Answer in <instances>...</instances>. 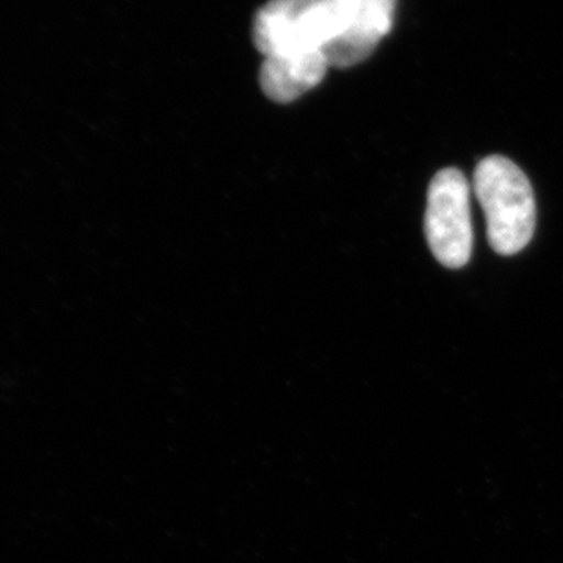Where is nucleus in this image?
<instances>
[{
    "label": "nucleus",
    "mask_w": 563,
    "mask_h": 563,
    "mask_svg": "<svg viewBox=\"0 0 563 563\" xmlns=\"http://www.w3.org/2000/svg\"><path fill=\"white\" fill-rule=\"evenodd\" d=\"M474 191L493 250L501 255L523 251L536 229V201L525 173L509 158L492 155L474 172Z\"/></svg>",
    "instance_id": "obj_1"
},
{
    "label": "nucleus",
    "mask_w": 563,
    "mask_h": 563,
    "mask_svg": "<svg viewBox=\"0 0 563 563\" xmlns=\"http://www.w3.org/2000/svg\"><path fill=\"white\" fill-rule=\"evenodd\" d=\"M339 32V0H269L255 14L252 40L263 57L325 51Z\"/></svg>",
    "instance_id": "obj_2"
},
{
    "label": "nucleus",
    "mask_w": 563,
    "mask_h": 563,
    "mask_svg": "<svg viewBox=\"0 0 563 563\" xmlns=\"http://www.w3.org/2000/svg\"><path fill=\"white\" fill-rule=\"evenodd\" d=\"M426 236L437 261L448 268H462L472 257L470 185L457 169H443L433 177L426 211Z\"/></svg>",
    "instance_id": "obj_3"
},
{
    "label": "nucleus",
    "mask_w": 563,
    "mask_h": 563,
    "mask_svg": "<svg viewBox=\"0 0 563 563\" xmlns=\"http://www.w3.org/2000/svg\"><path fill=\"white\" fill-rule=\"evenodd\" d=\"M396 0H339V32L324 54L333 68L365 62L391 31Z\"/></svg>",
    "instance_id": "obj_4"
},
{
    "label": "nucleus",
    "mask_w": 563,
    "mask_h": 563,
    "mask_svg": "<svg viewBox=\"0 0 563 563\" xmlns=\"http://www.w3.org/2000/svg\"><path fill=\"white\" fill-rule=\"evenodd\" d=\"M324 51H292L266 55L261 87L274 102H292L320 85L329 68Z\"/></svg>",
    "instance_id": "obj_5"
}]
</instances>
